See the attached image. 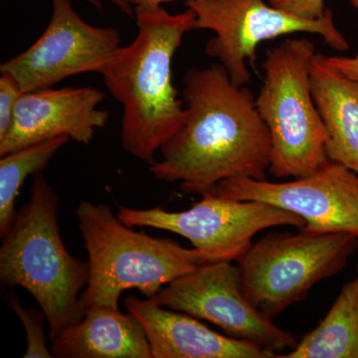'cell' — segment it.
Returning <instances> with one entry per match:
<instances>
[{
  "instance_id": "cell-1",
  "label": "cell",
  "mask_w": 358,
  "mask_h": 358,
  "mask_svg": "<svg viewBox=\"0 0 358 358\" xmlns=\"http://www.w3.org/2000/svg\"><path fill=\"white\" fill-rule=\"evenodd\" d=\"M182 98V124L148 166L155 179L200 195L225 179H266L272 141L248 88L233 83L219 63L188 70Z\"/></svg>"
},
{
  "instance_id": "cell-2",
  "label": "cell",
  "mask_w": 358,
  "mask_h": 358,
  "mask_svg": "<svg viewBox=\"0 0 358 358\" xmlns=\"http://www.w3.org/2000/svg\"><path fill=\"white\" fill-rule=\"evenodd\" d=\"M134 13L136 38L120 47L102 75L122 107V148L150 166L185 120V102L173 86V60L186 33L194 29L195 14L189 8L171 14L162 6Z\"/></svg>"
},
{
  "instance_id": "cell-3",
  "label": "cell",
  "mask_w": 358,
  "mask_h": 358,
  "mask_svg": "<svg viewBox=\"0 0 358 358\" xmlns=\"http://www.w3.org/2000/svg\"><path fill=\"white\" fill-rule=\"evenodd\" d=\"M59 200L41 173L33 176L31 197L16 214L0 248V281L21 287L37 301L54 341L83 320L81 294L88 286L89 262L66 249L59 230Z\"/></svg>"
},
{
  "instance_id": "cell-4",
  "label": "cell",
  "mask_w": 358,
  "mask_h": 358,
  "mask_svg": "<svg viewBox=\"0 0 358 358\" xmlns=\"http://www.w3.org/2000/svg\"><path fill=\"white\" fill-rule=\"evenodd\" d=\"M75 213L89 256L90 280L81 294L85 312L100 306L119 308L120 296L129 289L152 298L181 275L215 262L199 249L134 231L109 205L85 200Z\"/></svg>"
},
{
  "instance_id": "cell-5",
  "label": "cell",
  "mask_w": 358,
  "mask_h": 358,
  "mask_svg": "<svg viewBox=\"0 0 358 358\" xmlns=\"http://www.w3.org/2000/svg\"><path fill=\"white\" fill-rule=\"evenodd\" d=\"M315 45L288 38L268 52L265 78L256 106L270 131L275 178L308 176L329 160L327 131L312 92L310 63Z\"/></svg>"
},
{
  "instance_id": "cell-6",
  "label": "cell",
  "mask_w": 358,
  "mask_h": 358,
  "mask_svg": "<svg viewBox=\"0 0 358 358\" xmlns=\"http://www.w3.org/2000/svg\"><path fill=\"white\" fill-rule=\"evenodd\" d=\"M358 248L346 233H272L236 261L247 299L268 319L305 300L313 286L341 272Z\"/></svg>"
},
{
  "instance_id": "cell-7",
  "label": "cell",
  "mask_w": 358,
  "mask_h": 358,
  "mask_svg": "<svg viewBox=\"0 0 358 358\" xmlns=\"http://www.w3.org/2000/svg\"><path fill=\"white\" fill-rule=\"evenodd\" d=\"M195 14L194 29H206L214 36L205 53L216 58L238 86L251 79L247 63L254 65L259 44L294 33L319 35L336 51L350 48L331 10L317 20H307L271 6L267 0H189Z\"/></svg>"
},
{
  "instance_id": "cell-8",
  "label": "cell",
  "mask_w": 358,
  "mask_h": 358,
  "mask_svg": "<svg viewBox=\"0 0 358 358\" xmlns=\"http://www.w3.org/2000/svg\"><path fill=\"white\" fill-rule=\"evenodd\" d=\"M117 217L129 227L176 233L214 261L233 262L243 255L260 231L277 226L298 229L306 226V221L293 212L263 202L225 199L212 192L204 193L200 201L186 210L120 207Z\"/></svg>"
},
{
  "instance_id": "cell-9",
  "label": "cell",
  "mask_w": 358,
  "mask_h": 358,
  "mask_svg": "<svg viewBox=\"0 0 358 358\" xmlns=\"http://www.w3.org/2000/svg\"><path fill=\"white\" fill-rule=\"evenodd\" d=\"M150 299L162 307L207 320L228 336L275 355L293 350L298 343L293 334L273 324L247 299L240 268L233 261L205 263Z\"/></svg>"
},
{
  "instance_id": "cell-10",
  "label": "cell",
  "mask_w": 358,
  "mask_h": 358,
  "mask_svg": "<svg viewBox=\"0 0 358 358\" xmlns=\"http://www.w3.org/2000/svg\"><path fill=\"white\" fill-rule=\"evenodd\" d=\"M120 32L82 20L71 0H52L50 21L40 38L0 66L23 93L51 88L66 78L100 73L120 48Z\"/></svg>"
},
{
  "instance_id": "cell-11",
  "label": "cell",
  "mask_w": 358,
  "mask_h": 358,
  "mask_svg": "<svg viewBox=\"0 0 358 358\" xmlns=\"http://www.w3.org/2000/svg\"><path fill=\"white\" fill-rule=\"evenodd\" d=\"M211 192L293 212L306 221L303 229L358 238V174L331 159L315 173L291 181L233 178L220 181Z\"/></svg>"
},
{
  "instance_id": "cell-12",
  "label": "cell",
  "mask_w": 358,
  "mask_h": 358,
  "mask_svg": "<svg viewBox=\"0 0 358 358\" xmlns=\"http://www.w3.org/2000/svg\"><path fill=\"white\" fill-rule=\"evenodd\" d=\"M105 94L98 89H42L21 95L13 126L0 141V157L59 136L87 145L103 129L110 113L98 109Z\"/></svg>"
},
{
  "instance_id": "cell-13",
  "label": "cell",
  "mask_w": 358,
  "mask_h": 358,
  "mask_svg": "<svg viewBox=\"0 0 358 358\" xmlns=\"http://www.w3.org/2000/svg\"><path fill=\"white\" fill-rule=\"evenodd\" d=\"M124 303L143 327L152 358H278L274 352L216 333L196 317L162 307L150 298L128 296Z\"/></svg>"
},
{
  "instance_id": "cell-14",
  "label": "cell",
  "mask_w": 358,
  "mask_h": 358,
  "mask_svg": "<svg viewBox=\"0 0 358 358\" xmlns=\"http://www.w3.org/2000/svg\"><path fill=\"white\" fill-rule=\"evenodd\" d=\"M58 358H152L138 320L120 308H87L83 320L51 341Z\"/></svg>"
},
{
  "instance_id": "cell-15",
  "label": "cell",
  "mask_w": 358,
  "mask_h": 358,
  "mask_svg": "<svg viewBox=\"0 0 358 358\" xmlns=\"http://www.w3.org/2000/svg\"><path fill=\"white\" fill-rule=\"evenodd\" d=\"M315 53L310 85L327 131L329 159L358 174V81L350 79Z\"/></svg>"
},
{
  "instance_id": "cell-16",
  "label": "cell",
  "mask_w": 358,
  "mask_h": 358,
  "mask_svg": "<svg viewBox=\"0 0 358 358\" xmlns=\"http://www.w3.org/2000/svg\"><path fill=\"white\" fill-rule=\"evenodd\" d=\"M279 358H358V275L343 287L317 327Z\"/></svg>"
},
{
  "instance_id": "cell-17",
  "label": "cell",
  "mask_w": 358,
  "mask_h": 358,
  "mask_svg": "<svg viewBox=\"0 0 358 358\" xmlns=\"http://www.w3.org/2000/svg\"><path fill=\"white\" fill-rule=\"evenodd\" d=\"M70 138L59 136L13 150L0 159V235L3 238L15 220L16 199L29 176L41 173Z\"/></svg>"
},
{
  "instance_id": "cell-18",
  "label": "cell",
  "mask_w": 358,
  "mask_h": 358,
  "mask_svg": "<svg viewBox=\"0 0 358 358\" xmlns=\"http://www.w3.org/2000/svg\"><path fill=\"white\" fill-rule=\"evenodd\" d=\"M9 307L13 308L18 319L22 322L27 341V348L24 358H50L54 357L46 343L43 322L46 320L44 313L35 308H26L21 305L17 296L10 293L6 296Z\"/></svg>"
},
{
  "instance_id": "cell-19",
  "label": "cell",
  "mask_w": 358,
  "mask_h": 358,
  "mask_svg": "<svg viewBox=\"0 0 358 358\" xmlns=\"http://www.w3.org/2000/svg\"><path fill=\"white\" fill-rule=\"evenodd\" d=\"M23 92L16 80L6 73L0 76V141L8 134L13 124L16 105Z\"/></svg>"
},
{
  "instance_id": "cell-20",
  "label": "cell",
  "mask_w": 358,
  "mask_h": 358,
  "mask_svg": "<svg viewBox=\"0 0 358 358\" xmlns=\"http://www.w3.org/2000/svg\"><path fill=\"white\" fill-rule=\"evenodd\" d=\"M271 6L307 20H317L327 13L326 0H267Z\"/></svg>"
},
{
  "instance_id": "cell-21",
  "label": "cell",
  "mask_w": 358,
  "mask_h": 358,
  "mask_svg": "<svg viewBox=\"0 0 358 358\" xmlns=\"http://www.w3.org/2000/svg\"><path fill=\"white\" fill-rule=\"evenodd\" d=\"M327 64L338 70L341 74L350 79L358 81V54L353 57H343V56H324Z\"/></svg>"
},
{
  "instance_id": "cell-22",
  "label": "cell",
  "mask_w": 358,
  "mask_h": 358,
  "mask_svg": "<svg viewBox=\"0 0 358 358\" xmlns=\"http://www.w3.org/2000/svg\"><path fill=\"white\" fill-rule=\"evenodd\" d=\"M128 1L134 9H148L162 7V4L178 1V0H128ZM185 1H189V0H185Z\"/></svg>"
},
{
  "instance_id": "cell-23",
  "label": "cell",
  "mask_w": 358,
  "mask_h": 358,
  "mask_svg": "<svg viewBox=\"0 0 358 358\" xmlns=\"http://www.w3.org/2000/svg\"><path fill=\"white\" fill-rule=\"evenodd\" d=\"M90 3L94 4L96 7H101V4L99 3L96 0H87ZM113 4H115V6L119 8V10L121 13L126 14V15L134 16V8L133 6L129 4L128 0H110Z\"/></svg>"
},
{
  "instance_id": "cell-24",
  "label": "cell",
  "mask_w": 358,
  "mask_h": 358,
  "mask_svg": "<svg viewBox=\"0 0 358 358\" xmlns=\"http://www.w3.org/2000/svg\"><path fill=\"white\" fill-rule=\"evenodd\" d=\"M350 3H352V6H355V8L358 9V0H350Z\"/></svg>"
},
{
  "instance_id": "cell-25",
  "label": "cell",
  "mask_w": 358,
  "mask_h": 358,
  "mask_svg": "<svg viewBox=\"0 0 358 358\" xmlns=\"http://www.w3.org/2000/svg\"><path fill=\"white\" fill-rule=\"evenodd\" d=\"M357 270H358V263H357Z\"/></svg>"
}]
</instances>
